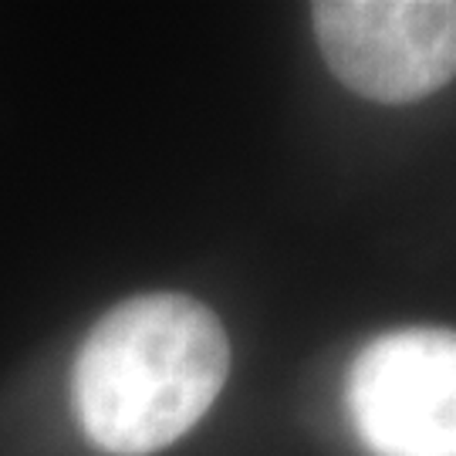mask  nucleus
Returning a JSON list of instances; mask_svg holds the SVG:
<instances>
[{"instance_id": "obj_3", "label": "nucleus", "mask_w": 456, "mask_h": 456, "mask_svg": "<svg viewBox=\"0 0 456 456\" xmlns=\"http://www.w3.org/2000/svg\"><path fill=\"white\" fill-rule=\"evenodd\" d=\"M345 403L372 456H456V331L372 338L348 369Z\"/></svg>"}, {"instance_id": "obj_2", "label": "nucleus", "mask_w": 456, "mask_h": 456, "mask_svg": "<svg viewBox=\"0 0 456 456\" xmlns=\"http://www.w3.org/2000/svg\"><path fill=\"white\" fill-rule=\"evenodd\" d=\"M335 78L386 105H406L456 78L453 0H325L311 7Z\"/></svg>"}, {"instance_id": "obj_1", "label": "nucleus", "mask_w": 456, "mask_h": 456, "mask_svg": "<svg viewBox=\"0 0 456 456\" xmlns=\"http://www.w3.org/2000/svg\"><path fill=\"white\" fill-rule=\"evenodd\" d=\"M230 375L224 322L190 294L115 305L75 359V409L98 450L149 456L186 436Z\"/></svg>"}]
</instances>
